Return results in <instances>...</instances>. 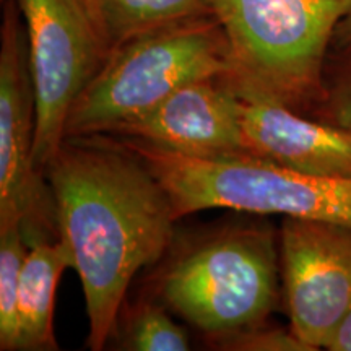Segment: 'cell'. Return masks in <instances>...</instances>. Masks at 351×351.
Returning a JSON list of instances; mask_svg holds the SVG:
<instances>
[{"label":"cell","instance_id":"6da1fadb","mask_svg":"<svg viewBox=\"0 0 351 351\" xmlns=\"http://www.w3.org/2000/svg\"><path fill=\"white\" fill-rule=\"evenodd\" d=\"M44 174L85 296L86 345L99 351L135 276L169 247L178 218L163 184L122 140L65 138Z\"/></svg>","mask_w":351,"mask_h":351},{"label":"cell","instance_id":"7a4b0ae2","mask_svg":"<svg viewBox=\"0 0 351 351\" xmlns=\"http://www.w3.org/2000/svg\"><path fill=\"white\" fill-rule=\"evenodd\" d=\"M231 77L301 112L326 95L327 57L351 0H213ZM314 114V112H313Z\"/></svg>","mask_w":351,"mask_h":351},{"label":"cell","instance_id":"3957f363","mask_svg":"<svg viewBox=\"0 0 351 351\" xmlns=\"http://www.w3.org/2000/svg\"><path fill=\"white\" fill-rule=\"evenodd\" d=\"M232 70L217 16L186 20L117 44L70 109L65 138L114 134L178 88Z\"/></svg>","mask_w":351,"mask_h":351},{"label":"cell","instance_id":"277c9868","mask_svg":"<svg viewBox=\"0 0 351 351\" xmlns=\"http://www.w3.org/2000/svg\"><path fill=\"white\" fill-rule=\"evenodd\" d=\"M121 140L163 184L176 218L228 208L351 226V178L302 173L252 155L192 158Z\"/></svg>","mask_w":351,"mask_h":351},{"label":"cell","instance_id":"5b68a950","mask_svg":"<svg viewBox=\"0 0 351 351\" xmlns=\"http://www.w3.org/2000/svg\"><path fill=\"white\" fill-rule=\"evenodd\" d=\"M278 254L269 226L219 231L171 261L158 293L212 339L261 326L278 296Z\"/></svg>","mask_w":351,"mask_h":351},{"label":"cell","instance_id":"8992f818","mask_svg":"<svg viewBox=\"0 0 351 351\" xmlns=\"http://www.w3.org/2000/svg\"><path fill=\"white\" fill-rule=\"evenodd\" d=\"M16 5L36 104L34 161L44 173L62 147L70 109L114 44L91 0H16Z\"/></svg>","mask_w":351,"mask_h":351},{"label":"cell","instance_id":"52a82bcc","mask_svg":"<svg viewBox=\"0 0 351 351\" xmlns=\"http://www.w3.org/2000/svg\"><path fill=\"white\" fill-rule=\"evenodd\" d=\"M36 104L23 20L3 2L0 28V230L20 228L29 247L59 239L56 200L34 161Z\"/></svg>","mask_w":351,"mask_h":351},{"label":"cell","instance_id":"ba28073f","mask_svg":"<svg viewBox=\"0 0 351 351\" xmlns=\"http://www.w3.org/2000/svg\"><path fill=\"white\" fill-rule=\"evenodd\" d=\"M278 252L289 328L326 350L351 311V226L287 217Z\"/></svg>","mask_w":351,"mask_h":351},{"label":"cell","instance_id":"9c48e42d","mask_svg":"<svg viewBox=\"0 0 351 351\" xmlns=\"http://www.w3.org/2000/svg\"><path fill=\"white\" fill-rule=\"evenodd\" d=\"M112 135L182 156L249 155L241 124V96L231 72L178 88Z\"/></svg>","mask_w":351,"mask_h":351},{"label":"cell","instance_id":"30bf717a","mask_svg":"<svg viewBox=\"0 0 351 351\" xmlns=\"http://www.w3.org/2000/svg\"><path fill=\"white\" fill-rule=\"evenodd\" d=\"M234 85L241 96V124L249 155L302 173L351 178L350 129Z\"/></svg>","mask_w":351,"mask_h":351},{"label":"cell","instance_id":"8fae6325","mask_svg":"<svg viewBox=\"0 0 351 351\" xmlns=\"http://www.w3.org/2000/svg\"><path fill=\"white\" fill-rule=\"evenodd\" d=\"M72 267L62 239L43 241L26 254L19 288V341L21 351L59 350L54 333V302L60 276Z\"/></svg>","mask_w":351,"mask_h":351},{"label":"cell","instance_id":"7c38bea8","mask_svg":"<svg viewBox=\"0 0 351 351\" xmlns=\"http://www.w3.org/2000/svg\"><path fill=\"white\" fill-rule=\"evenodd\" d=\"M114 44L186 20L215 15L213 0H91Z\"/></svg>","mask_w":351,"mask_h":351},{"label":"cell","instance_id":"4fadbf2b","mask_svg":"<svg viewBox=\"0 0 351 351\" xmlns=\"http://www.w3.org/2000/svg\"><path fill=\"white\" fill-rule=\"evenodd\" d=\"M29 245L20 228L0 230V350H16L19 288Z\"/></svg>","mask_w":351,"mask_h":351},{"label":"cell","instance_id":"5bb4252c","mask_svg":"<svg viewBox=\"0 0 351 351\" xmlns=\"http://www.w3.org/2000/svg\"><path fill=\"white\" fill-rule=\"evenodd\" d=\"M125 348L135 351H187L191 341L186 330L171 319L165 307L145 302L130 320Z\"/></svg>","mask_w":351,"mask_h":351},{"label":"cell","instance_id":"9a60e30c","mask_svg":"<svg viewBox=\"0 0 351 351\" xmlns=\"http://www.w3.org/2000/svg\"><path fill=\"white\" fill-rule=\"evenodd\" d=\"M314 114L351 130V52L343 51L335 64L327 65L326 95Z\"/></svg>","mask_w":351,"mask_h":351},{"label":"cell","instance_id":"2e32d148","mask_svg":"<svg viewBox=\"0 0 351 351\" xmlns=\"http://www.w3.org/2000/svg\"><path fill=\"white\" fill-rule=\"evenodd\" d=\"M215 348L230 351H313L295 332L283 328L267 327L265 324L230 333L213 337Z\"/></svg>","mask_w":351,"mask_h":351},{"label":"cell","instance_id":"e0dca14e","mask_svg":"<svg viewBox=\"0 0 351 351\" xmlns=\"http://www.w3.org/2000/svg\"><path fill=\"white\" fill-rule=\"evenodd\" d=\"M328 351H351V311L348 315L341 320L333 337L326 346Z\"/></svg>","mask_w":351,"mask_h":351},{"label":"cell","instance_id":"ac0fdd59","mask_svg":"<svg viewBox=\"0 0 351 351\" xmlns=\"http://www.w3.org/2000/svg\"><path fill=\"white\" fill-rule=\"evenodd\" d=\"M335 41L339 44L341 52H351V12L346 15V19L341 21L335 34Z\"/></svg>","mask_w":351,"mask_h":351},{"label":"cell","instance_id":"d6986e66","mask_svg":"<svg viewBox=\"0 0 351 351\" xmlns=\"http://www.w3.org/2000/svg\"><path fill=\"white\" fill-rule=\"evenodd\" d=\"M2 2H7V0H2Z\"/></svg>","mask_w":351,"mask_h":351}]
</instances>
